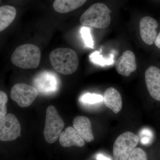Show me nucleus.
<instances>
[{"instance_id":"nucleus-1","label":"nucleus","mask_w":160,"mask_h":160,"mask_svg":"<svg viewBox=\"0 0 160 160\" xmlns=\"http://www.w3.org/2000/svg\"><path fill=\"white\" fill-rule=\"evenodd\" d=\"M52 66L58 72L64 75L72 74L76 71L79 65L76 52L69 48L55 49L49 54Z\"/></svg>"},{"instance_id":"nucleus-2","label":"nucleus","mask_w":160,"mask_h":160,"mask_svg":"<svg viewBox=\"0 0 160 160\" xmlns=\"http://www.w3.org/2000/svg\"><path fill=\"white\" fill-rule=\"evenodd\" d=\"M112 11L105 4H93L81 16L80 22L82 25L97 29H105L110 25Z\"/></svg>"},{"instance_id":"nucleus-3","label":"nucleus","mask_w":160,"mask_h":160,"mask_svg":"<svg viewBox=\"0 0 160 160\" xmlns=\"http://www.w3.org/2000/svg\"><path fill=\"white\" fill-rule=\"evenodd\" d=\"M41 53L39 48L32 44L18 46L12 54L11 59L15 66L25 69H35L39 65Z\"/></svg>"},{"instance_id":"nucleus-4","label":"nucleus","mask_w":160,"mask_h":160,"mask_svg":"<svg viewBox=\"0 0 160 160\" xmlns=\"http://www.w3.org/2000/svg\"><path fill=\"white\" fill-rule=\"evenodd\" d=\"M65 123L60 116L55 107L50 106L46 111V122L44 130V137L47 142H55L59 138Z\"/></svg>"},{"instance_id":"nucleus-5","label":"nucleus","mask_w":160,"mask_h":160,"mask_svg":"<svg viewBox=\"0 0 160 160\" xmlns=\"http://www.w3.org/2000/svg\"><path fill=\"white\" fill-rule=\"evenodd\" d=\"M139 138L131 132L127 131L118 137L113 147L114 160H127L132 152L136 148Z\"/></svg>"},{"instance_id":"nucleus-6","label":"nucleus","mask_w":160,"mask_h":160,"mask_svg":"<svg viewBox=\"0 0 160 160\" xmlns=\"http://www.w3.org/2000/svg\"><path fill=\"white\" fill-rule=\"evenodd\" d=\"M38 95L37 89L25 83L16 84L12 88L10 97L21 107L30 106Z\"/></svg>"},{"instance_id":"nucleus-7","label":"nucleus","mask_w":160,"mask_h":160,"mask_svg":"<svg viewBox=\"0 0 160 160\" xmlns=\"http://www.w3.org/2000/svg\"><path fill=\"white\" fill-rule=\"evenodd\" d=\"M21 125L14 115L9 113L0 121V140L10 142L16 139L20 136Z\"/></svg>"},{"instance_id":"nucleus-8","label":"nucleus","mask_w":160,"mask_h":160,"mask_svg":"<svg viewBox=\"0 0 160 160\" xmlns=\"http://www.w3.org/2000/svg\"><path fill=\"white\" fill-rule=\"evenodd\" d=\"M36 89L43 93L52 92L58 87V80L56 75L45 71L38 75L34 79Z\"/></svg>"},{"instance_id":"nucleus-9","label":"nucleus","mask_w":160,"mask_h":160,"mask_svg":"<svg viewBox=\"0 0 160 160\" xmlns=\"http://www.w3.org/2000/svg\"><path fill=\"white\" fill-rule=\"evenodd\" d=\"M158 23L156 20L150 17H145L140 22L139 28L141 38L144 42L152 45L157 37L156 29Z\"/></svg>"},{"instance_id":"nucleus-10","label":"nucleus","mask_w":160,"mask_h":160,"mask_svg":"<svg viewBox=\"0 0 160 160\" xmlns=\"http://www.w3.org/2000/svg\"><path fill=\"white\" fill-rule=\"evenodd\" d=\"M145 80L152 98L160 101V69L154 66L149 67L145 72Z\"/></svg>"},{"instance_id":"nucleus-11","label":"nucleus","mask_w":160,"mask_h":160,"mask_svg":"<svg viewBox=\"0 0 160 160\" xmlns=\"http://www.w3.org/2000/svg\"><path fill=\"white\" fill-rule=\"evenodd\" d=\"M116 69L119 74L128 77L136 70L137 64L134 53L130 50L124 52L116 63Z\"/></svg>"},{"instance_id":"nucleus-12","label":"nucleus","mask_w":160,"mask_h":160,"mask_svg":"<svg viewBox=\"0 0 160 160\" xmlns=\"http://www.w3.org/2000/svg\"><path fill=\"white\" fill-rule=\"evenodd\" d=\"M59 142L63 147L71 146L82 147L85 145V141L72 127H68L62 132L59 137Z\"/></svg>"},{"instance_id":"nucleus-13","label":"nucleus","mask_w":160,"mask_h":160,"mask_svg":"<svg viewBox=\"0 0 160 160\" xmlns=\"http://www.w3.org/2000/svg\"><path fill=\"white\" fill-rule=\"evenodd\" d=\"M73 127L84 141L89 142L94 140L91 122L88 118L78 116L75 118L73 121Z\"/></svg>"},{"instance_id":"nucleus-14","label":"nucleus","mask_w":160,"mask_h":160,"mask_svg":"<svg viewBox=\"0 0 160 160\" xmlns=\"http://www.w3.org/2000/svg\"><path fill=\"white\" fill-rule=\"evenodd\" d=\"M103 101L107 108L118 113L122 109V101L120 92L112 87L106 89L103 96Z\"/></svg>"},{"instance_id":"nucleus-15","label":"nucleus","mask_w":160,"mask_h":160,"mask_svg":"<svg viewBox=\"0 0 160 160\" xmlns=\"http://www.w3.org/2000/svg\"><path fill=\"white\" fill-rule=\"evenodd\" d=\"M87 0H55L53 9L60 13H66L73 11L82 6Z\"/></svg>"},{"instance_id":"nucleus-16","label":"nucleus","mask_w":160,"mask_h":160,"mask_svg":"<svg viewBox=\"0 0 160 160\" xmlns=\"http://www.w3.org/2000/svg\"><path fill=\"white\" fill-rule=\"evenodd\" d=\"M16 9L11 6L0 7V31L7 28L14 21L16 16Z\"/></svg>"},{"instance_id":"nucleus-17","label":"nucleus","mask_w":160,"mask_h":160,"mask_svg":"<svg viewBox=\"0 0 160 160\" xmlns=\"http://www.w3.org/2000/svg\"><path fill=\"white\" fill-rule=\"evenodd\" d=\"M114 58L113 53L109 55V57L104 58L98 51L94 52L89 55V58L91 62L102 66H110L113 64L114 62Z\"/></svg>"},{"instance_id":"nucleus-18","label":"nucleus","mask_w":160,"mask_h":160,"mask_svg":"<svg viewBox=\"0 0 160 160\" xmlns=\"http://www.w3.org/2000/svg\"><path fill=\"white\" fill-rule=\"evenodd\" d=\"M80 33L86 46L89 48L94 49V42L89 28L85 26L82 27L80 30Z\"/></svg>"},{"instance_id":"nucleus-19","label":"nucleus","mask_w":160,"mask_h":160,"mask_svg":"<svg viewBox=\"0 0 160 160\" xmlns=\"http://www.w3.org/2000/svg\"><path fill=\"white\" fill-rule=\"evenodd\" d=\"M81 101L83 103L94 104L103 101V97L101 95L87 93L82 96Z\"/></svg>"},{"instance_id":"nucleus-20","label":"nucleus","mask_w":160,"mask_h":160,"mask_svg":"<svg viewBox=\"0 0 160 160\" xmlns=\"http://www.w3.org/2000/svg\"><path fill=\"white\" fill-rule=\"evenodd\" d=\"M8 98L6 92L0 91V120L6 115L7 109L6 104L8 102Z\"/></svg>"},{"instance_id":"nucleus-21","label":"nucleus","mask_w":160,"mask_h":160,"mask_svg":"<svg viewBox=\"0 0 160 160\" xmlns=\"http://www.w3.org/2000/svg\"><path fill=\"white\" fill-rule=\"evenodd\" d=\"M127 160H147V154L141 148H136Z\"/></svg>"},{"instance_id":"nucleus-22","label":"nucleus","mask_w":160,"mask_h":160,"mask_svg":"<svg viewBox=\"0 0 160 160\" xmlns=\"http://www.w3.org/2000/svg\"><path fill=\"white\" fill-rule=\"evenodd\" d=\"M97 160H111L110 158L105 156L102 154H98L97 155L96 157Z\"/></svg>"},{"instance_id":"nucleus-23","label":"nucleus","mask_w":160,"mask_h":160,"mask_svg":"<svg viewBox=\"0 0 160 160\" xmlns=\"http://www.w3.org/2000/svg\"><path fill=\"white\" fill-rule=\"evenodd\" d=\"M154 43L157 47L160 49V32L157 37Z\"/></svg>"},{"instance_id":"nucleus-24","label":"nucleus","mask_w":160,"mask_h":160,"mask_svg":"<svg viewBox=\"0 0 160 160\" xmlns=\"http://www.w3.org/2000/svg\"></svg>"}]
</instances>
